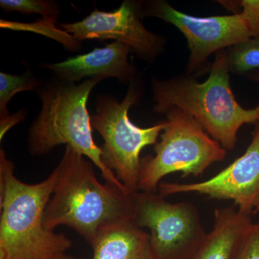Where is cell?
I'll return each mask as SVG.
<instances>
[{"label": "cell", "mask_w": 259, "mask_h": 259, "mask_svg": "<svg viewBox=\"0 0 259 259\" xmlns=\"http://www.w3.org/2000/svg\"><path fill=\"white\" fill-rule=\"evenodd\" d=\"M56 169L55 188L44 214L48 230L69 227L91 245L104 227L134 218L135 193L101 183L93 162L72 148L66 146Z\"/></svg>", "instance_id": "obj_1"}, {"label": "cell", "mask_w": 259, "mask_h": 259, "mask_svg": "<svg viewBox=\"0 0 259 259\" xmlns=\"http://www.w3.org/2000/svg\"><path fill=\"white\" fill-rule=\"evenodd\" d=\"M56 168L42 182L25 183L0 150V259H47L66 253L73 242L48 230L44 214L54 192Z\"/></svg>", "instance_id": "obj_2"}, {"label": "cell", "mask_w": 259, "mask_h": 259, "mask_svg": "<svg viewBox=\"0 0 259 259\" xmlns=\"http://www.w3.org/2000/svg\"><path fill=\"white\" fill-rule=\"evenodd\" d=\"M155 113L176 107L193 117L224 149L233 150L238 132L245 124L259 122V104L247 109L237 102L230 81L227 49L216 53L204 82L190 76L152 81Z\"/></svg>", "instance_id": "obj_3"}, {"label": "cell", "mask_w": 259, "mask_h": 259, "mask_svg": "<svg viewBox=\"0 0 259 259\" xmlns=\"http://www.w3.org/2000/svg\"><path fill=\"white\" fill-rule=\"evenodd\" d=\"M101 81L90 79L76 83L56 78L42 85L37 90L41 110L29 130V152L32 156H44L56 146L66 144L93 162L105 182L128 192L115 174L105 166L101 147L93 137L87 103L90 93Z\"/></svg>", "instance_id": "obj_4"}, {"label": "cell", "mask_w": 259, "mask_h": 259, "mask_svg": "<svg viewBox=\"0 0 259 259\" xmlns=\"http://www.w3.org/2000/svg\"><path fill=\"white\" fill-rule=\"evenodd\" d=\"M141 93V83L136 79L129 83L121 102L107 94L98 95L96 113L91 116L92 127L104 140L102 161L131 194L139 192L141 151L146 146L157 144L158 136L166 125L164 121L143 128L131 122L130 108L140 101Z\"/></svg>", "instance_id": "obj_5"}, {"label": "cell", "mask_w": 259, "mask_h": 259, "mask_svg": "<svg viewBox=\"0 0 259 259\" xmlns=\"http://www.w3.org/2000/svg\"><path fill=\"white\" fill-rule=\"evenodd\" d=\"M166 115V127L155 145V156L141 158L139 191L142 192H157L162 179L175 172H180L182 177L202 175L226 156V150L193 117L176 107Z\"/></svg>", "instance_id": "obj_6"}, {"label": "cell", "mask_w": 259, "mask_h": 259, "mask_svg": "<svg viewBox=\"0 0 259 259\" xmlns=\"http://www.w3.org/2000/svg\"><path fill=\"white\" fill-rule=\"evenodd\" d=\"M133 221L150 231L155 259H189L207 233L198 210L191 202L171 203L158 192L135 193Z\"/></svg>", "instance_id": "obj_7"}, {"label": "cell", "mask_w": 259, "mask_h": 259, "mask_svg": "<svg viewBox=\"0 0 259 259\" xmlns=\"http://www.w3.org/2000/svg\"><path fill=\"white\" fill-rule=\"evenodd\" d=\"M142 14L143 18L161 19L175 25L185 35L190 52L187 66L189 74L201 69L211 54L253 37L242 13L199 18L182 13L166 2L157 0L144 3Z\"/></svg>", "instance_id": "obj_8"}, {"label": "cell", "mask_w": 259, "mask_h": 259, "mask_svg": "<svg viewBox=\"0 0 259 259\" xmlns=\"http://www.w3.org/2000/svg\"><path fill=\"white\" fill-rule=\"evenodd\" d=\"M143 2L125 0L112 12L95 8L81 21L59 25L76 40H114L131 48L140 59L153 62L164 50V37L145 28Z\"/></svg>", "instance_id": "obj_9"}, {"label": "cell", "mask_w": 259, "mask_h": 259, "mask_svg": "<svg viewBox=\"0 0 259 259\" xmlns=\"http://www.w3.org/2000/svg\"><path fill=\"white\" fill-rule=\"evenodd\" d=\"M158 192L164 197L192 192L204 194L209 199L233 201L238 210L250 215L259 212V122L245 152L215 176L195 183H161Z\"/></svg>", "instance_id": "obj_10"}, {"label": "cell", "mask_w": 259, "mask_h": 259, "mask_svg": "<svg viewBox=\"0 0 259 259\" xmlns=\"http://www.w3.org/2000/svg\"><path fill=\"white\" fill-rule=\"evenodd\" d=\"M131 49L128 46L114 41L104 48H95L91 52L69 58L55 64H44L56 78L69 82L81 80L115 78L131 83L136 79V71L129 62Z\"/></svg>", "instance_id": "obj_11"}, {"label": "cell", "mask_w": 259, "mask_h": 259, "mask_svg": "<svg viewBox=\"0 0 259 259\" xmlns=\"http://www.w3.org/2000/svg\"><path fill=\"white\" fill-rule=\"evenodd\" d=\"M253 224L251 215L234 207L215 209L212 231L189 259H235Z\"/></svg>", "instance_id": "obj_12"}, {"label": "cell", "mask_w": 259, "mask_h": 259, "mask_svg": "<svg viewBox=\"0 0 259 259\" xmlns=\"http://www.w3.org/2000/svg\"><path fill=\"white\" fill-rule=\"evenodd\" d=\"M90 245L93 259H155L149 233L133 220L104 227Z\"/></svg>", "instance_id": "obj_13"}, {"label": "cell", "mask_w": 259, "mask_h": 259, "mask_svg": "<svg viewBox=\"0 0 259 259\" xmlns=\"http://www.w3.org/2000/svg\"><path fill=\"white\" fill-rule=\"evenodd\" d=\"M230 73L250 74L259 70V36L253 37L227 49Z\"/></svg>", "instance_id": "obj_14"}, {"label": "cell", "mask_w": 259, "mask_h": 259, "mask_svg": "<svg viewBox=\"0 0 259 259\" xmlns=\"http://www.w3.org/2000/svg\"><path fill=\"white\" fill-rule=\"evenodd\" d=\"M42 85L41 81L29 71L22 75L0 73V119L10 115L8 105L17 93L37 91Z\"/></svg>", "instance_id": "obj_15"}, {"label": "cell", "mask_w": 259, "mask_h": 259, "mask_svg": "<svg viewBox=\"0 0 259 259\" xmlns=\"http://www.w3.org/2000/svg\"><path fill=\"white\" fill-rule=\"evenodd\" d=\"M0 8L7 13L15 11L23 15H41L44 19L55 23L61 12L59 4L51 0H1Z\"/></svg>", "instance_id": "obj_16"}, {"label": "cell", "mask_w": 259, "mask_h": 259, "mask_svg": "<svg viewBox=\"0 0 259 259\" xmlns=\"http://www.w3.org/2000/svg\"><path fill=\"white\" fill-rule=\"evenodd\" d=\"M235 259H259V222L252 225Z\"/></svg>", "instance_id": "obj_17"}, {"label": "cell", "mask_w": 259, "mask_h": 259, "mask_svg": "<svg viewBox=\"0 0 259 259\" xmlns=\"http://www.w3.org/2000/svg\"><path fill=\"white\" fill-rule=\"evenodd\" d=\"M241 13L244 15L252 36H259V0H242L240 2Z\"/></svg>", "instance_id": "obj_18"}, {"label": "cell", "mask_w": 259, "mask_h": 259, "mask_svg": "<svg viewBox=\"0 0 259 259\" xmlns=\"http://www.w3.org/2000/svg\"><path fill=\"white\" fill-rule=\"evenodd\" d=\"M27 115L28 112L26 110H21L13 115H10L5 118L0 119V141H3L6 133L13 126L25 120Z\"/></svg>", "instance_id": "obj_19"}, {"label": "cell", "mask_w": 259, "mask_h": 259, "mask_svg": "<svg viewBox=\"0 0 259 259\" xmlns=\"http://www.w3.org/2000/svg\"><path fill=\"white\" fill-rule=\"evenodd\" d=\"M247 77H248V79L251 80V81L259 83V70L258 71H253V72L247 74Z\"/></svg>", "instance_id": "obj_20"}, {"label": "cell", "mask_w": 259, "mask_h": 259, "mask_svg": "<svg viewBox=\"0 0 259 259\" xmlns=\"http://www.w3.org/2000/svg\"><path fill=\"white\" fill-rule=\"evenodd\" d=\"M47 259H76L74 257L71 256V255H66V253H63V254L56 255V256L51 257Z\"/></svg>", "instance_id": "obj_21"}]
</instances>
